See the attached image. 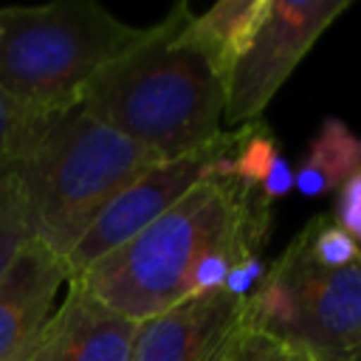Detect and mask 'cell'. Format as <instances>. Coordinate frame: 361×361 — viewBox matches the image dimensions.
Instances as JSON below:
<instances>
[{
	"label": "cell",
	"instance_id": "11",
	"mask_svg": "<svg viewBox=\"0 0 361 361\" xmlns=\"http://www.w3.org/2000/svg\"><path fill=\"white\" fill-rule=\"evenodd\" d=\"M265 8L268 0H220L203 14H189L183 25V39L206 59L209 71L226 87V96L231 73L248 51Z\"/></svg>",
	"mask_w": 361,
	"mask_h": 361
},
{
	"label": "cell",
	"instance_id": "20",
	"mask_svg": "<svg viewBox=\"0 0 361 361\" xmlns=\"http://www.w3.org/2000/svg\"><path fill=\"white\" fill-rule=\"evenodd\" d=\"M290 189H293V169H290V164L285 161V155L279 152V155L274 158V164H271L268 175L262 178L259 192H262V197H265L268 203H274V200L285 197Z\"/></svg>",
	"mask_w": 361,
	"mask_h": 361
},
{
	"label": "cell",
	"instance_id": "18",
	"mask_svg": "<svg viewBox=\"0 0 361 361\" xmlns=\"http://www.w3.org/2000/svg\"><path fill=\"white\" fill-rule=\"evenodd\" d=\"M265 271H268V265L262 262L259 254H245V257H240L228 268V276L223 282V290L231 293V296H237V299H248L254 293V288L259 285V279L265 276Z\"/></svg>",
	"mask_w": 361,
	"mask_h": 361
},
{
	"label": "cell",
	"instance_id": "6",
	"mask_svg": "<svg viewBox=\"0 0 361 361\" xmlns=\"http://www.w3.org/2000/svg\"><path fill=\"white\" fill-rule=\"evenodd\" d=\"M248 127L223 130L220 138H214L209 147L172 158L158 161L147 172H141L130 186H124L87 226V231L79 237V243L65 257L68 279L85 274L93 262L124 245L130 237H135L141 228H147L152 220H158L166 209H172L189 189H195L209 175H234V152L240 141L248 135Z\"/></svg>",
	"mask_w": 361,
	"mask_h": 361
},
{
	"label": "cell",
	"instance_id": "21",
	"mask_svg": "<svg viewBox=\"0 0 361 361\" xmlns=\"http://www.w3.org/2000/svg\"><path fill=\"white\" fill-rule=\"evenodd\" d=\"M279 361H322V358H319V355H313V353H310V350H305V347H282Z\"/></svg>",
	"mask_w": 361,
	"mask_h": 361
},
{
	"label": "cell",
	"instance_id": "19",
	"mask_svg": "<svg viewBox=\"0 0 361 361\" xmlns=\"http://www.w3.org/2000/svg\"><path fill=\"white\" fill-rule=\"evenodd\" d=\"M336 223H338L355 243H361V172H358L355 178H350V180L338 189Z\"/></svg>",
	"mask_w": 361,
	"mask_h": 361
},
{
	"label": "cell",
	"instance_id": "12",
	"mask_svg": "<svg viewBox=\"0 0 361 361\" xmlns=\"http://www.w3.org/2000/svg\"><path fill=\"white\" fill-rule=\"evenodd\" d=\"M358 172L361 135H355L341 118H324L293 169V186L307 197H322L341 189Z\"/></svg>",
	"mask_w": 361,
	"mask_h": 361
},
{
	"label": "cell",
	"instance_id": "5",
	"mask_svg": "<svg viewBox=\"0 0 361 361\" xmlns=\"http://www.w3.org/2000/svg\"><path fill=\"white\" fill-rule=\"evenodd\" d=\"M243 324L322 361H361V259L319 265L302 228L245 299Z\"/></svg>",
	"mask_w": 361,
	"mask_h": 361
},
{
	"label": "cell",
	"instance_id": "2",
	"mask_svg": "<svg viewBox=\"0 0 361 361\" xmlns=\"http://www.w3.org/2000/svg\"><path fill=\"white\" fill-rule=\"evenodd\" d=\"M189 6L178 3L85 87L82 110L152 149L161 161L192 155L220 138L226 87L183 39Z\"/></svg>",
	"mask_w": 361,
	"mask_h": 361
},
{
	"label": "cell",
	"instance_id": "17",
	"mask_svg": "<svg viewBox=\"0 0 361 361\" xmlns=\"http://www.w3.org/2000/svg\"><path fill=\"white\" fill-rule=\"evenodd\" d=\"M279 353H282V344H276L268 336L243 324L234 336V344H231L226 361H279Z\"/></svg>",
	"mask_w": 361,
	"mask_h": 361
},
{
	"label": "cell",
	"instance_id": "9",
	"mask_svg": "<svg viewBox=\"0 0 361 361\" xmlns=\"http://www.w3.org/2000/svg\"><path fill=\"white\" fill-rule=\"evenodd\" d=\"M141 322H133L76 279H68V293L39 330L28 361H133Z\"/></svg>",
	"mask_w": 361,
	"mask_h": 361
},
{
	"label": "cell",
	"instance_id": "4",
	"mask_svg": "<svg viewBox=\"0 0 361 361\" xmlns=\"http://www.w3.org/2000/svg\"><path fill=\"white\" fill-rule=\"evenodd\" d=\"M147 28L93 0L0 8V87L31 116L51 118L82 104L87 82Z\"/></svg>",
	"mask_w": 361,
	"mask_h": 361
},
{
	"label": "cell",
	"instance_id": "3",
	"mask_svg": "<svg viewBox=\"0 0 361 361\" xmlns=\"http://www.w3.org/2000/svg\"><path fill=\"white\" fill-rule=\"evenodd\" d=\"M158 161L82 107L42 118L11 169L34 243L68 257L99 212Z\"/></svg>",
	"mask_w": 361,
	"mask_h": 361
},
{
	"label": "cell",
	"instance_id": "15",
	"mask_svg": "<svg viewBox=\"0 0 361 361\" xmlns=\"http://www.w3.org/2000/svg\"><path fill=\"white\" fill-rule=\"evenodd\" d=\"M276 155H279V144H276L274 133L262 121H254L248 127V135L240 141V147L234 152V178L259 189V183L268 175Z\"/></svg>",
	"mask_w": 361,
	"mask_h": 361
},
{
	"label": "cell",
	"instance_id": "1",
	"mask_svg": "<svg viewBox=\"0 0 361 361\" xmlns=\"http://www.w3.org/2000/svg\"><path fill=\"white\" fill-rule=\"evenodd\" d=\"M271 203L234 175H209L124 245L73 276L116 313L147 322L192 299L200 259L217 248L265 245Z\"/></svg>",
	"mask_w": 361,
	"mask_h": 361
},
{
	"label": "cell",
	"instance_id": "14",
	"mask_svg": "<svg viewBox=\"0 0 361 361\" xmlns=\"http://www.w3.org/2000/svg\"><path fill=\"white\" fill-rule=\"evenodd\" d=\"M305 234H307L310 257L319 265H324V268H347V265H353V262L361 259L358 243L336 220H330L324 214H316L305 226Z\"/></svg>",
	"mask_w": 361,
	"mask_h": 361
},
{
	"label": "cell",
	"instance_id": "10",
	"mask_svg": "<svg viewBox=\"0 0 361 361\" xmlns=\"http://www.w3.org/2000/svg\"><path fill=\"white\" fill-rule=\"evenodd\" d=\"M62 282H68L65 257L39 243L17 254L0 276V361H28Z\"/></svg>",
	"mask_w": 361,
	"mask_h": 361
},
{
	"label": "cell",
	"instance_id": "13",
	"mask_svg": "<svg viewBox=\"0 0 361 361\" xmlns=\"http://www.w3.org/2000/svg\"><path fill=\"white\" fill-rule=\"evenodd\" d=\"M28 243H34V234L25 217L20 189L8 172L0 178V276L8 271V265Z\"/></svg>",
	"mask_w": 361,
	"mask_h": 361
},
{
	"label": "cell",
	"instance_id": "7",
	"mask_svg": "<svg viewBox=\"0 0 361 361\" xmlns=\"http://www.w3.org/2000/svg\"><path fill=\"white\" fill-rule=\"evenodd\" d=\"M350 6L353 0H268L254 39L231 73L223 121L231 130L262 121L293 68Z\"/></svg>",
	"mask_w": 361,
	"mask_h": 361
},
{
	"label": "cell",
	"instance_id": "8",
	"mask_svg": "<svg viewBox=\"0 0 361 361\" xmlns=\"http://www.w3.org/2000/svg\"><path fill=\"white\" fill-rule=\"evenodd\" d=\"M245 299L226 290L192 296L141 322L133 361H226L243 327Z\"/></svg>",
	"mask_w": 361,
	"mask_h": 361
},
{
	"label": "cell",
	"instance_id": "16",
	"mask_svg": "<svg viewBox=\"0 0 361 361\" xmlns=\"http://www.w3.org/2000/svg\"><path fill=\"white\" fill-rule=\"evenodd\" d=\"M39 121H42L39 116H31L28 110H23L0 87V178L14 169L20 152L25 149V144L34 135Z\"/></svg>",
	"mask_w": 361,
	"mask_h": 361
}]
</instances>
